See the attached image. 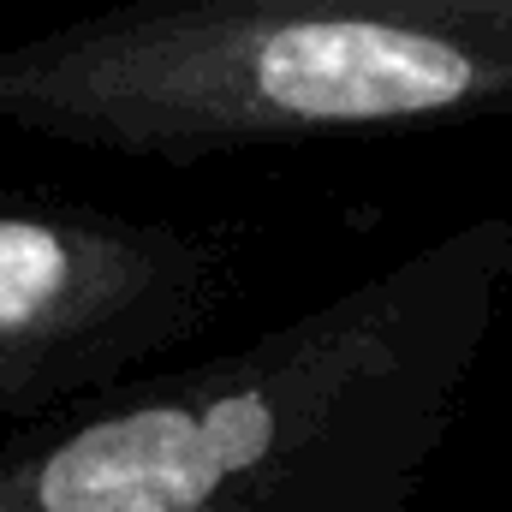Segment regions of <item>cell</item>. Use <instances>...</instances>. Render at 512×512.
I'll return each mask as SVG.
<instances>
[{"instance_id":"obj_1","label":"cell","mask_w":512,"mask_h":512,"mask_svg":"<svg viewBox=\"0 0 512 512\" xmlns=\"http://www.w3.org/2000/svg\"><path fill=\"white\" fill-rule=\"evenodd\" d=\"M274 447L262 393L209 411H137L72 435L42 465V512H197L239 465Z\"/></svg>"},{"instance_id":"obj_2","label":"cell","mask_w":512,"mask_h":512,"mask_svg":"<svg viewBox=\"0 0 512 512\" xmlns=\"http://www.w3.org/2000/svg\"><path fill=\"white\" fill-rule=\"evenodd\" d=\"M66 286V245L42 221H0V328L42 316Z\"/></svg>"}]
</instances>
